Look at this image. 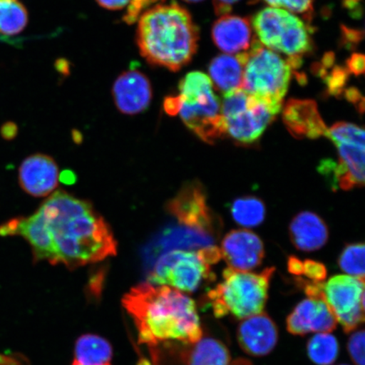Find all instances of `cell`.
Wrapping results in <instances>:
<instances>
[{
    "mask_svg": "<svg viewBox=\"0 0 365 365\" xmlns=\"http://www.w3.org/2000/svg\"><path fill=\"white\" fill-rule=\"evenodd\" d=\"M231 213L235 222L240 225L253 227L264 221L266 207L262 200L254 196L237 199L231 207Z\"/></svg>",
    "mask_w": 365,
    "mask_h": 365,
    "instance_id": "cell-28",
    "label": "cell"
},
{
    "mask_svg": "<svg viewBox=\"0 0 365 365\" xmlns=\"http://www.w3.org/2000/svg\"><path fill=\"white\" fill-rule=\"evenodd\" d=\"M222 258L217 246L198 250H171L156 259L150 272V284L168 286L193 293L205 280H213L211 266Z\"/></svg>",
    "mask_w": 365,
    "mask_h": 365,
    "instance_id": "cell-6",
    "label": "cell"
},
{
    "mask_svg": "<svg viewBox=\"0 0 365 365\" xmlns=\"http://www.w3.org/2000/svg\"><path fill=\"white\" fill-rule=\"evenodd\" d=\"M168 212L180 225L202 228L217 235L218 223L207 203L202 185L189 182L168 204Z\"/></svg>",
    "mask_w": 365,
    "mask_h": 365,
    "instance_id": "cell-12",
    "label": "cell"
},
{
    "mask_svg": "<svg viewBox=\"0 0 365 365\" xmlns=\"http://www.w3.org/2000/svg\"><path fill=\"white\" fill-rule=\"evenodd\" d=\"M259 42L264 47L286 54L292 68H299L304 54L312 51L310 29L303 21L279 8H266L252 20Z\"/></svg>",
    "mask_w": 365,
    "mask_h": 365,
    "instance_id": "cell-7",
    "label": "cell"
},
{
    "mask_svg": "<svg viewBox=\"0 0 365 365\" xmlns=\"http://www.w3.org/2000/svg\"><path fill=\"white\" fill-rule=\"evenodd\" d=\"M336 319L327 304L319 297H308L297 304L287 318V329L291 334L330 332L336 327Z\"/></svg>",
    "mask_w": 365,
    "mask_h": 365,
    "instance_id": "cell-15",
    "label": "cell"
},
{
    "mask_svg": "<svg viewBox=\"0 0 365 365\" xmlns=\"http://www.w3.org/2000/svg\"><path fill=\"white\" fill-rule=\"evenodd\" d=\"M216 234L202 228L182 225L170 226L155 238L144 250V259L149 267L160 255L171 250H198L213 246Z\"/></svg>",
    "mask_w": 365,
    "mask_h": 365,
    "instance_id": "cell-11",
    "label": "cell"
},
{
    "mask_svg": "<svg viewBox=\"0 0 365 365\" xmlns=\"http://www.w3.org/2000/svg\"><path fill=\"white\" fill-rule=\"evenodd\" d=\"M0 236L23 237L33 248L36 261L59 263L51 235L39 211L29 217L13 218L0 225Z\"/></svg>",
    "mask_w": 365,
    "mask_h": 365,
    "instance_id": "cell-13",
    "label": "cell"
},
{
    "mask_svg": "<svg viewBox=\"0 0 365 365\" xmlns=\"http://www.w3.org/2000/svg\"><path fill=\"white\" fill-rule=\"evenodd\" d=\"M239 344L246 354L263 357L275 349L278 330L275 322L262 312L243 319L237 332Z\"/></svg>",
    "mask_w": 365,
    "mask_h": 365,
    "instance_id": "cell-18",
    "label": "cell"
},
{
    "mask_svg": "<svg viewBox=\"0 0 365 365\" xmlns=\"http://www.w3.org/2000/svg\"><path fill=\"white\" fill-rule=\"evenodd\" d=\"M113 95L118 110L134 115L149 107L153 97L152 86L143 73L128 71L114 82Z\"/></svg>",
    "mask_w": 365,
    "mask_h": 365,
    "instance_id": "cell-17",
    "label": "cell"
},
{
    "mask_svg": "<svg viewBox=\"0 0 365 365\" xmlns=\"http://www.w3.org/2000/svg\"><path fill=\"white\" fill-rule=\"evenodd\" d=\"M185 1L190 2V3H196V2L202 1V0H185Z\"/></svg>",
    "mask_w": 365,
    "mask_h": 365,
    "instance_id": "cell-42",
    "label": "cell"
},
{
    "mask_svg": "<svg viewBox=\"0 0 365 365\" xmlns=\"http://www.w3.org/2000/svg\"><path fill=\"white\" fill-rule=\"evenodd\" d=\"M221 254L230 268L250 272L262 264L264 245L259 236L249 230H234L222 241Z\"/></svg>",
    "mask_w": 365,
    "mask_h": 365,
    "instance_id": "cell-16",
    "label": "cell"
},
{
    "mask_svg": "<svg viewBox=\"0 0 365 365\" xmlns=\"http://www.w3.org/2000/svg\"><path fill=\"white\" fill-rule=\"evenodd\" d=\"M97 2L103 8L116 11L125 8L130 0H97Z\"/></svg>",
    "mask_w": 365,
    "mask_h": 365,
    "instance_id": "cell-37",
    "label": "cell"
},
{
    "mask_svg": "<svg viewBox=\"0 0 365 365\" xmlns=\"http://www.w3.org/2000/svg\"><path fill=\"white\" fill-rule=\"evenodd\" d=\"M38 211L51 235L59 263L75 268L116 255L110 227L90 203L57 191Z\"/></svg>",
    "mask_w": 365,
    "mask_h": 365,
    "instance_id": "cell-1",
    "label": "cell"
},
{
    "mask_svg": "<svg viewBox=\"0 0 365 365\" xmlns=\"http://www.w3.org/2000/svg\"><path fill=\"white\" fill-rule=\"evenodd\" d=\"M19 180L21 188L26 192L36 197L46 196L58 185V167L51 158L34 155L22 163Z\"/></svg>",
    "mask_w": 365,
    "mask_h": 365,
    "instance_id": "cell-20",
    "label": "cell"
},
{
    "mask_svg": "<svg viewBox=\"0 0 365 365\" xmlns=\"http://www.w3.org/2000/svg\"><path fill=\"white\" fill-rule=\"evenodd\" d=\"M289 231L295 247L307 252L323 247L329 237L325 222L310 212L297 215L291 222Z\"/></svg>",
    "mask_w": 365,
    "mask_h": 365,
    "instance_id": "cell-22",
    "label": "cell"
},
{
    "mask_svg": "<svg viewBox=\"0 0 365 365\" xmlns=\"http://www.w3.org/2000/svg\"><path fill=\"white\" fill-rule=\"evenodd\" d=\"M284 121L290 134L297 139H317L328 135L317 104L312 100H289L284 107Z\"/></svg>",
    "mask_w": 365,
    "mask_h": 365,
    "instance_id": "cell-19",
    "label": "cell"
},
{
    "mask_svg": "<svg viewBox=\"0 0 365 365\" xmlns=\"http://www.w3.org/2000/svg\"><path fill=\"white\" fill-rule=\"evenodd\" d=\"M346 97L349 102H352L357 107L360 112L364 111V98L356 89H349L346 91Z\"/></svg>",
    "mask_w": 365,
    "mask_h": 365,
    "instance_id": "cell-38",
    "label": "cell"
},
{
    "mask_svg": "<svg viewBox=\"0 0 365 365\" xmlns=\"http://www.w3.org/2000/svg\"><path fill=\"white\" fill-rule=\"evenodd\" d=\"M341 271L349 276L364 280V245L346 246L339 259Z\"/></svg>",
    "mask_w": 365,
    "mask_h": 365,
    "instance_id": "cell-29",
    "label": "cell"
},
{
    "mask_svg": "<svg viewBox=\"0 0 365 365\" xmlns=\"http://www.w3.org/2000/svg\"><path fill=\"white\" fill-rule=\"evenodd\" d=\"M123 305L135 321L141 344H193L202 337L195 301L171 287L136 286L124 297Z\"/></svg>",
    "mask_w": 365,
    "mask_h": 365,
    "instance_id": "cell-2",
    "label": "cell"
},
{
    "mask_svg": "<svg viewBox=\"0 0 365 365\" xmlns=\"http://www.w3.org/2000/svg\"><path fill=\"white\" fill-rule=\"evenodd\" d=\"M289 271L294 274L295 276H302L303 273V262H301L298 258L292 257L289 259L287 262Z\"/></svg>",
    "mask_w": 365,
    "mask_h": 365,
    "instance_id": "cell-39",
    "label": "cell"
},
{
    "mask_svg": "<svg viewBox=\"0 0 365 365\" xmlns=\"http://www.w3.org/2000/svg\"><path fill=\"white\" fill-rule=\"evenodd\" d=\"M340 365H348V364H340Z\"/></svg>",
    "mask_w": 365,
    "mask_h": 365,
    "instance_id": "cell-44",
    "label": "cell"
},
{
    "mask_svg": "<svg viewBox=\"0 0 365 365\" xmlns=\"http://www.w3.org/2000/svg\"><path fill=\"white\" fill-rule=\"evenodd\" d=\"M327 137L336 143H349L364 147V130L350 123H336L328 130Z\"/></svg>",
    "mask_w": 365,
    "mask_h": 365,
    "instance_id": "cell-30",
    "label": "cell"
},
{
    "mask_svg": "<svg viewBox=\"0 0 365 365\" xmlns=\"http://www.w3.org/2000/svg\"><path fill=\"white\" fill-rule=\"evenodd\" d=\"M281 108V105L264 101L243 89L230 91L225 94L221 108L226 134L237 143H253L262 136Z\"/></svg>",
    "mask_w": 365,
    "mask_h": 365,
    "instance_id": "cell-9",
    "label": "cell"
},
{
    "mask_svg": "<svg viewBox=\"0 0 365 365\" xmlns=\"http://www.w3.org/2000/svg\"><path fill=\"white\" fill-rule=\"evenodd\" d=\"M239 0H213L217 15L225 16L232 10V4Z\"/></svg>",
    "mask_w": 365,
    "mask_h": 365,
    "instance_id": "cell-36",
    "label": "cell"
},
{
    "mask_svg": "<svg viewBox=\"0 0 365 365\" xmlns=\"http://www.w3.org/2000/svg\"><path fill=\"white\" fill-rule=\"evenodd\" d=\"M302 275L308 277L309 281L322 282L326 279L327 269L322 263L307 259L303 262Z\"/></svg>",
    "mask_w": 365,
    "mask_h": 365,
    "instance_id": "cell-34",
    "label": "cell"
},
{
    "mask_svg": "<svg viewBox=\"0 0 365 365\" xmlns=\"http://www.w3.org/2000/svg\"><path fill=\"white\" fill-rule=\"evenodd\" d=\"M346 76L348 75L344 68L336 67L331 75L327 76V88L331 95H340L342 93L346 84Z\"/></svg>",
    "mask_w": 365,
    "mask_h": 365,
    "instance_id": "cell-33",
    "label": "cell"
},
{
    "mask_svg": "<svg viewBox=\"0 0 365 365\" xmlns=\"http://www.w3.org/2000/svg\"><path fill=\"white\" fill-rule=\"evenodd\" d=\"M274 272L273 267L259 273L225 269L222 282L207 294L214 316L222 318L230 314L244 319L263 312Z\"/></svg>",
    "mask_w": 365,
    "mask_h": 365,
    "instance_id": "cell-4",
    "label": "cell"
},
{
    "mask_svg": "<svg viewBox=\"0 0 365 365\" xmlns=\"http://www.w3.org/2000/svg\"><path fill=\"white\" fill-rule=\"evenodd\" d=\"M322 297L346 333L364 321V280L337 275L322 282Z\"/></svg>",
    "mask_w": 365,
    "mask_h": 365,
    "instance_id": "cell-10",
    "label": "cell"
},
{
    "mask_svg": "<svg viewBox=\"0 0 365 365\" xmlns=\"http://www.w3.org/2000/svg\"><path fill=\"white\" fill-rule=\"evenodd\" d=\"M29 21L24 6L18 0H0V34H19Z\"/></svg>",
    "mask_w": 365,
    "mask_h": 365,
    "instance_id": "cell-27",
    "label": "cell"
},
{
    "mask_svg": "<svg viewBox=\"0 0 365 365\" xmlns=\"http://www.w3.org/2000/svg\"><path fill=\"white\" fill-rule=\"evenodd\" d=\"M112 346L98 336L85 335L76 344V361L81 365H105L112 359Z\"/></svg>",
    "mask_w": 365,
    "mask_h": 365,
    "instance_id": "cell-25",
    "label": "cell"
},
{
    "mask_svg": "<svg viewBox=\"0 0 365 365\" xmlns=\"http://www.w3.org/2000/svg\"><path fill=\"white\" fill-rule=\"evenodd\" d=\"M246 53L222 54L210 63V79L223 94L242 89Z\"/></svg>",
    "mask_w": 365,
    "mask_h": 365,
    "instance_id": "cell-23",
    "label": "cell"
},
{
    "mask_svg": "<svg viewBox=\"0 0 365 365\" xmlns=\"http://www.w3.org/2000/svg\"><path fill=\"white\" fill-rule=\"evenodd\" d=\"M339 163L326 160L319 171L331 182L333 186L341 190H352L364 184V147L349 143H336ZM335 187V188H336Z\"/></svg>",
    "mask_w": 365,
    "mask_h": 365,
    "instance_id": "cell-14",
    "label": "cell"
},
{
    "mask_svg": "<svg viewBox=\"0 0 365 365\" xmlns=\"http://www.w3.org/2000/svg\"><path fill=\"white\" fill-rule=\"evenodd\" d=\"M73 365H81V364L75 361L74 363H73ZM105 365H110V364H105Z\"/></svg>",
    "mask_w": 365,
    "mask_h": 365,
    "instance_id": "cell-43",
    "label": "cell"
},
{
    "mask_svg": "<svg viewBox=\"0 0 365 365\" xmlns=\"http://www.w3.org/2000/svg\"><path fill=\"white\" fill-rule=\"evenodd\" d=\"M212 39L227 53H240L250 48L252 29L247 18L222 16L212 26Z\"/></svg>",
    "mask_w": 365,
    "mask_h": 365,
    "instance_id": "cell-21",
    "label": "cell"
},
{
    "mask_svg": "<svg viewBox=\"0 0 365 365\" xmlns=\"http://www.w3.org/2000/svg\"><path fill=\"white\" fill-rule=\"evenodd\" d=\"M346 65L349 70L354 73V75L359 76L364 74V57L363 54L354 53L350 57Z\"/></svg>",
    "mask_w": 365,
    "mask_h": 365,
    "instance_id": "cell-35",
    "label": "cell"
},
{
    "mask_svg": "<svg viewBox=\"0 0 365 365\" xmlns=\"http://www.w3.org/2000/svg\"><path fill=\"white\" fill-rule=\"evenodd\" d=\"M246 53L242 89L268 103L281 105L289 89L292 67L279 54L254 39Z\"/></svg>",
    "mask_w": 365,
    "mask_h": 365,
    "instance_id": "cell-8",
    "label": "cell"
},
{
    "mask_svg": "<svg viewBox=\"0 0 365 365\" xmlns=\"http://www.w3.org/2000/svg\"><path fill=\"white\" fill-rule=\"evenodd\" d=\"M61 180L65 184H72L75 182V175L71 171H65L61 173Z\"/></svg>",
    "mask_w": 365,
    "mask_h": 365,
    "instance_id": "cell-40",
    "label": "cell"
},
{
    "mask_svg": "<svg viewBox=\"0 0 365 365\" xmlns=\"http://www.w3.org/2000/svg\"><path fill=\"white\" fill-rule=\"evenodd\" d=\"M307 354L317 365H331L339 357V341L329 332L317 333L308 341Z\"/></svg>",
    "mask_w": 365,
    "mask_h": 365,
    "instance_id": "cell-26",
    "label": "cell"
},
{
    "mask_svg": "<svg viewBox=\"0 0 365 365\" xmlns=\"http://www.w3.org/2000/svg\"><path fill=\"white\" fill-rule=\"evenodd\" d=\"M231 365H251V364L245 359L235 360Z\"/></svg>",
    "mask_w": 365,
    "mask_h": 365,
    "instance_id": "cell-41",
    "label": "cell"
},
{
    "mask_svg": "<svg viewBox=\"0 0 365 365\" xmlns=\"http://www.w3.org/2000/svg\"><path fill=\"white\" fill-rule=\"evenodd\" d=\"M364 331L353 333L348 342V351L355 365H364Z\"/></svg>",
    "mask_w": 365,
    "mask_h": 365,
    "instance_id": "cell-32",
    "label": "cell"
},
{
    "mask_svg": "<svg viewBox=\"0 0 365 365\" xmlns=\"http://www.w3.org/2000/svg\"><path fill=\"white\" fill-rule=\"evenodd\" d=\"M180 91L178 114L190 130L210 144L226 135L220 101L207 75L189 73L181 81Z\"/></svg>",
    "mask_w": 365,
    "mask_h": 365,
    "instance_id": "cell-5",
    "label": "cell"
},
{
    "mask_svg": "<svg viewBox=\"0 0 365 365\" xmlns=\"http://www.w3.org/2000/svg\"><path fill=\"white\" fill-rule=\"evenodd\" d=\"M185 353V365H230V350L220 340L202 337Z\"/></svg>",
    "mask_w": 365,
    "mask_h": 365,
    "instance_id": "cell-24",
    "label": "cell"
},
{
    "mask_svg": "<svg viewBox=\"0 0 365 365\" xmlns=\"http://www.w3.org/2000/svg\"><path fill=\"white\" fill-rule=\"evenodd\" d=\"M136 40L150 63L178 71L195 56L199 31L188 11L173 2L158 4L140 16Z\"/></svg>",
    "mask_w": 365,
    "mask_h": 365,
    "instance_id": "cell-3",
    "label": "cell"
},
{
    "mask_svg": "<svg viewBox=\"0 0 365 365\" xmlns=\"http://www.w3.org/2000/svg\"><path fill=\"white\" fill-rule=\"evenodd\" d=\"M277 8H284L291 12L300 14L307 19L312 20L313 15V0H263Z\"/></svg>",
    "mask_w": 365,
    "mask_h": 365,
    "instance_id": "cell-31",
    "label": "cell"
}]
</instances>
